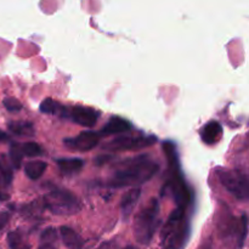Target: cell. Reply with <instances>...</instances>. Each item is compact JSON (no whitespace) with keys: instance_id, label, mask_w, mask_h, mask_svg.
Wrapping results in <instances>:
<instances>
[{"instance_id":"6da1fadb","label":"cell","mask_w":249,"mask_h":249,"mask_svg":"<svg viewBox=\"0 0 249 249\" xmlns=\"http://www.w3.org/2000/svg\"><path fill=\"white\" fill-rule=\"evenodd\" d=\"M158 170H160L158 163L148 156L143 155L130 158L121 163L117 169L109 175L107 186L113 189L139 186L152 179Z\"/></svg>"},{"instance_id":"7a4b0ae2","label":"cell","mask_w":249,"mask_h":249,"mask_svg":"<svg viewBox=\"0 0 249 249\" xmlns=\"http://www.w3.org/2000/svg\"><path fill=\"white\" fill-rule=\"evenodd\" d=\"M163 150H164L165 155H167L168 163H169V181H168V186H169L170 192H172L173 198L177 202L178 208L186 209L192 203V194L190 187L187 186L186 181H185L184 177H182L181 170H180L177 148H175L174 143L167 141L163 145Z\"/></svg>"},{"instance_id":"3957f363","label":"cell","mask_w":249,"mask_h":249,"mask_svg":"<svg viewBox=\"0 0 249 249\" xmlns=\"http://www.w3.org/2000/svg\"><path fill=\"white\" fill-rule=\"evenodd\" d=\"M163 249H184L190 238V223L185 209L177 208L162 229Z\"/></svg>"},{"instance_id":"277c9868","label":"cell","mask_w":249,"mask_h":249,"mask_svg":"<svg viewBox=\"0 0 249 249\" xmlns=\"http://www.w3.org/2000/svg\"><path fill=\"white\" fill-rule=\"evenodd\" d=\"M160 202L153 198L136 215L134 221V235L141 245L147 246L152 241L160 225Z\"/></svg>"},{"instance_id":"5b68a950","label":"cell","mask_w":249,"mask_h":249,"mask_svg":"<svg viewBox=\"0 0 249 249\" xmlns=\"http://www.w3.org/2000/svg\"><path fill=\"white\" fill-rule=\"evenodd\" d=\"M44 207L57 215H73L82 209V202L66 189H53L44 196Z\"/></svg>"},{"instance_id":"8992f818","label":"cell","mask_w":249,"mask_h":249,"mask_svg":"<svg viewBox=\"0 0 249 249\" xmlns=\"http://www.w3.org/2000/svg\"><path fill=\"white\" fill-rule=\"evenodd\" d=\"M219 180L221 185L237 199L245 201L248 198L247 175L238 170H219Z\"/></svg>"},{"instance_id":"52a82bcc","label":"cell","mask_w":249,"mask_h":249,"mask_svg":"<svg viewBox=\"0 0 249 249\" xmlns=\"http://www.w3.org/2000/svg\"><path fill=\"white\" fill-rule=\"evenodd\" d=\"M157 141L155 136H121L109 141L104 146L105 150L111 152H122V151H134L148 147Z\"/></svg>"},{"instance_id":"ba28073f","label":"cell","mask_w":249,"mask_h":249,"mask_svg":"<svg viewBox=\"0 0 249 249\" xmlns=\"http://www.w3.org/2000/svg\"><path fill=\"white\" fill-rule=\"evenodd\" d=\"M100 140H101V135L99 133H95V131H83V133H80L75 138L65 139L63 142L71 150L87 152V151H91L92 148L96 147L99 145Z\"/></svg>"},{"instance_id":"9c48e42d","label":"cell","mask_w":249,"mask_h":249,"mask_svg":"<svg viewBox=\"0 0 249 249\" xmlns=\"http://www.w3.org/2000/svg\"><path fill=\"white\" fill-rule=\"evenodd\" d=\"M99 112L95 111L94 108L84 106H74L71 112L73 122L82 126H87V128L94 126L99 121Z\"/></svg>"},{"instance_id":"30bf717a","label":"cell","mask_w":249,"mask_h":249,"mask_svg":"<svg viewBox=\"0 0 249 249\" xmlns=\"http://www.w3.org/2000/svg\"><path fill=\"white\" fill-rule=\"evenodd\" d=\"M12 169L7 162L5 160L4 156L0 157V201H7L10 198L9 189L12 182Z\"/></svg>"},{"instance_id":"8fae6325","label":"cell","mask_w":249,"mask_h":249,"mask_svg":"<svg viewBox=\"0 0 249 249\" xmlns=\"http://www.w3.org/2000/svg\"><path fill=\"white\" fill-rule=\"evenodd\" d=\"M223 136V126L219 122L211 121L201 130V139L207 145H215Z\"/></svg>"},{"instance_id":"7c38bea8","label":"cell","mask_w":249,"mask_h":249,"mask_svg":"<svg viewBox=\"0 0 249 249\" xmlns=\"http://www.w3.org/2000/svg\"><path fill=\"white\" fill-rule=\"evenodd\" d=\"M131 128H133V125H131L130 122L122 118V117L113 116L105 124L101 133L104 135H116V134H123L126 133V131H130Z\"/></svg>"},{"instance_id":"4fadbf2b","label":"cell","mask_w":249,"mask_h":249,"mask_svg":"<svg viewBox=\"0 0 249 249\" xmlns=\"http://www.w3.org/2000/svg\"><path fill=\"white\" fill-rule=\"evenodd\" d=\"M141 197V189L140 187H134L130 191L126 192L121 201V209L122 215L124 219H128L131 215L133 211L135 209L139 199Z\"/></svg>"},{"instance_id":"5bb4252c","label":"cell","mask_w":249,"mask_h":249,"mask_svg":"<svg viewBox=\"0 0 249 249\" xmlns=\"http://www.w3.org/2000/svg\"><path fill=\"white\" fill-rule=\"evenodd\" d=\"M60 235L63 245L68 249H83L84 247V240L73 229L68 228V226H61Z\"/></svg>"},{"instance_id":"9a60e30c","label":"cell","mask_w":249,"mask_h":249,"mask_svg":"<svg viewBox=\"0 0 249 249\" xmlns=\"http://www.w3.org/2000/svg\"><path fill=\"white\" fill-rule=\"evenodd\" d=\"M63 175H74L84 167L85 162L80 158H61L56 160Z\"/></svg>"},{"instance_id":"2e32d148","label":"cell","mask_w":249,"mask_h":249,"mask_svg":"<svg viewBox=\"0 0 249 249\" xmlns=\"http://www.w3.org/2000/svg\"><path fill=\"white\" fill-rule=\"evenodd\" d=\"M7 128L12 134L17 136L32 138L36 134V128H34L33 123L27 121H11L7 123Z\"/></svg>"},{"instance_id":"e0dca14e","label":"cell","mask_w":249,"mask_h":249,"mask_svg":"<svg viewBox=\"0 0 249 249\" xmlns=\"http://www.w3.org/2000/svg\"><path fill=\"white\" fill-rule=\"evenodd\" d=\"M7 247L9 249H31V245L19 230H12L7 233Z\"/></svg>"},{"instance_id":"ac0fdd59","label":"cell","mask_w":249,"mask_h":249,"mask_svg":"<svg viewBox=\"0 0 249 249\" xmlns=\"http://www.w3.org/2000/svg\"><path fill=\"white\" fill-rule=\"evenodd\" d=\"M48 168V164L41 160H32V162L26 163L24 165V173L27 177L32 180H36L44 174V172Z\"/></svg>"},{"instance_id":"d6986e66","label":"cell","mask_w":249,"mask_h":249,"mask_svg":"<svg viewBox=\"0 0 249 249\" xmlns=\"http://www.w3.org/2000/svg\"><path fill=\"white\" fill-rule=\"evenodd\" d=\"M39 108H40V112H43V113L53 114V116L60 113V112H62V114H65L66 112V108H63L58 102L53 101V100L50 99V97L44 100V101L40 104V107H39Z\"/></svg>"},{"instance_id":"ffe728a7","label":"cell","mask_w":249,"mask_h":249,"mask_svg":"<svg viewBox=\"0 0 249 249\" xmlns=\"http://www.w3.org/2000/svg\"><path fill=\"white\" fill-rule=\"evenodd\" d=\"M9 155H10V160L12 163V167L18 169L22 164V160H23V152H22V148H21V143H17V142H12L11 146H10V151H9Z\"/></svg>"},{"instance_id":"44dd1931","label":"cell","mask_w":249,"mask_h":249,"mask_svg":"<svg viewBox=\"0 0 249 249\" xmlns=\"http://www.w3.org/2000/svg\"><path fill=\"white\" fill-rule=\"evenodd\" d=\"M21 148L23 156H27V157H40L44 155L43 147L36 142L22 143Z\"/></svg>"},{"instance_id":"7402d4cb","label":"cell","mask_w":249,"mask_h":249,"mask_svg":"<svg viewBox=\"0 0 249 249\" xmlns=\"http://www.w3.org/2000/svg\"><path fill=\"white\" fill-rule=\"evenodd\" d=\"M2 104L9 112H18L22 109V104L15 97H5Z\"/></svg>"},{"instance_id":"603a6c76","label":"cell","mask_w":249,"mask_h":249,"mask_svg":"<svg viewBox=\"0 0 249 249\" xmlns=\"http://www.w3.org/2000/svg\"><path fill=\"white\" fill-rule=\"evenodd\" d=\"M9 220L10 213H7V212H1V213H0V230H2V229L7 225Z\"/></svg>"},{"instance_id":"cb8c5ba5","label":"cell","mask_w":249,"mask_h":249,"mask_svg":"<svg viewBox=\"0 0 249 249\" xmlns=\"http://www.w3.org/2000/svg\"><path fill=\"white\" fill-rule=\"evenodd\" d=\"M97 249H116V247H114V245L112 242H107V243H104V245L100 246Z\"/></svg>"},{"instance_id":"d4e9b609","label":"cell","mask_w":249,"mask_h":249,"mask_svg":"<svg viewBox=\"0 0 249 249\" xmlns=\"http://www.w3.org/2000/svg\"><path fill=\"white\" fill-rule=\"evenodd\" d=\"M9 140V135L6 133H4L2 130H0V141H7Z\"/></svg>"}]
</instances>
